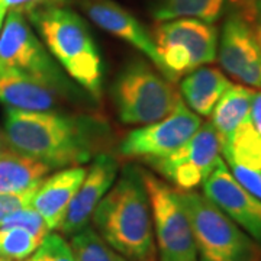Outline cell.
Wrapping results in <instances>:
<instances>
[{
  "label": "cell",
  "instance_id": "6da1fadb",
  "mask_svg": "<svg viewBox=\"0 0 261 261\" xmlns=\"http://www.w3.org/2000/svg\"><path fill=\"white\" fill-rule=\"evenodd\" d=\"M5 138L9 148L51 168L77 167L92 159L93 122L57 112H25L8 108Z\"/></svg>",
  "mask_w": 261,
  "mask_h": 261
},
{
  "label": "cell",
  "instance_id": "7a4b0ae2",
  "mask_svg": "<svg viewBox=\"0 0 261 261\" xmlns=\"http://www.w3.org/2000/svg\"><path fill=\"white\" fill-rule=\"evenodd\" d=\"M96 232L129 261H155L151 209L142 170L126 166L94 211Z\"/></svg>",
  "mask_w": 261,
  "mask_h": 261
},
{
  "label": "cell",
  "instance_id": "3957f363",
  "mask_svg": "<svg viewBox=\"0 0 261 261\" xmlns=\"http://www.w3.org/2000/svg\"><path fill=\"white\" fill-rule=\"evenodd\" d=\"M28 16L65 73L99 99L103 82L102 58L83 19L64 6L34 10Z\"/></svg>",
  "mask_w": 261,
  "mask_h": 261
},
{
  "label": "cell",
  "instance_id": "277c9868",
  "mask_svg": "<svg viewBox=\"0 0 261 261\" xmlns=\"http://www.w3.org/2000/svg\"><path fill=\"white\" fill-rule=\"evenodd\" d=\"M177 193L192 226L197 261H260V245L205 195Z\"/></svg>",
  "mask_w": 261,
  "mask_h": 261
},
{
  "label": "cell",
  "instance_id": "5b68a950",
  "mask_svg": "<svg viewBox=\"0 0 261 261\" xmlns=\"http://www.w3.org/2000/svg\"><path fill=\"white\" fill-rule=\"evenodd\" d=\"M113 96L123 123L149 125L176 108L180 94L168 79L145 63L125 67L113 84Z\"/></svg>",
  "mask_w": 261,
  "mask_h": 261
},
{
  "label": "cell",
  "instance_id": "8992f818",
  "mask_svg": "<svg viewBox=\"0 0 261 261\" xmlns=\"http://www.w3.org/2000/svg\"><path fill=\"white\" fill-rule=\"evenodd\" d=\"M163 73L170 82L186 75L218 57V31L212 23L192 18L163 20L154 31Z\"/></svg>",
  "mask_w": 261,
  "mask_h": 261
},
{
  "label": "cell",
  "instance_id": "52a82bcc",
  "mask_svg": "<svg viewBox=\"0 0 261 261\" xmlns=\"http://www.w3.org/2000/svg\"><path fill=\"white\" fill-rule=\"evenodd\" d=\"M5 19L0 34V68L28 75L60 93L70 90L71 84L31 29L25 15L19 10H9Z\"/></svg>",
  "mask_w": 261,
  "mask_h": 261
},
{
  "label": "cell",
  "instance_id": "ba28073f",
  "mask_svg": "<svg viewBox=\"0 0 261 261\" xmlns=\"http://www.w3.org/2000/svg\"><path fill=\"white\" fill-rule=\"evenodd\" d=\"M160 261H197L195 238L177 190L142 171Z\"/></svg>",
  "mask_w": 261,
  "mask_h": 261
},
{
  "label": "cell",
  "instance_id": "9c48e42d",
  "mask_svg": "<svg viewBox=\"0 0 261 261\" xmlns=\"http://www.w3.org/2000/svg\"><path fill=\"white\" fill-rule=\"evenodd\" d=\"M219 154V137L212 123H205L174 152L161 159L149 160V163L180 190H193L212 173L221 159Z\"/></svg>",
  "mask_w": 261,
  "mask_h": 261
},
{
  "label": "cell",
  "instance_id": "30bf717a",
  "mask_svg": "<svg viewBox=\"0 0 261 261\" xmlns=\"http://www.w3.org/2000/svg\"><path fill=\"white\" fill-rule=\"evenodd\" d=\"M199 115L192 112L180 99L170 115L144 128L130 130L122 141L121 152L128 157L155 160L174 152L200 128Z\"/></svg>",
  "mask_w": 261,
  "mask_h": 261
},
{
  "label": "cell",
  "instance_id": "8fae6325",
  "mask_svg": "<svg viewBox=\"0 0 261 261\" xmlns=\"http://www.w3.org/2000/svg\"><path fill=\"white\" fill-rule=\"evenodd\" d=\"M202 185L203 195L261 247V200L237 181L224 160Z\"/></svg>",
  "mask_w": 261,
  "mask_h": 261
},
{
  "label": "cell",
  "instance_id": "7c38bea8",
  "mask_svg": "<svg viewBox=\"0 0 261 261\" xmlns=\"http://www.w3.org/2000/svg\"><path fill=\"white\" fill-rule=\"evenodd\" d=\"M218 54L228 74L261 90V49L254 31L241 15L232 13L225 20Z\"/></svg>",
  "mask_w": 261,
  "mask_h": 261
},
{
  "label": "cell",
  "instance_id": "4fadbf2b",
  "mask_svg": "<svg viewBox=\"0 0 261 261\" xmlns=\"http://www.w3.org/2000/svg\"><path fill=\"white\" fill-rule=\"evenodd\" d=\"M118 170V161L111 155L100 154L94 157L93 164L87 170L60 226L65 235H74L89 226L96 207L115 183Z\"/></svg>",
  "mask_w": 261,
  "mask_h": 261
},
{
  "label": "cell",
  "instance_id": "5bb4252c",
  "mask_svg": "<svg viewBox=\"0 0 261 261\" xmlns=\"http://www.w3.org/2000/svg\"><path fill=\"white\" fill-rule=\"evenodd\" d=\"M83 9L97 27L140 49L163 71V64L154 39L141 25L140 20L134 18L129 12L112 0H86L83 2Z\"/></svg>",
  "mask_w": 261,
  "mask_h": 261
},
{
  "label": "cell",
  "instance_id": "9a60e30c",
  "mask_svg": "<svg viewBox=\"0 0 261 261\" xmlns=\"http://www.w3.org/2000/svg\"><path fill=\"white\" fill-rule=\"evenodd\" d=\"M86 173L87 170L80 166L67 167L44 178L38 186L31 206L42 216L49 231L60 229L68 206L86 177Z\"/></svg>",
  "mask_w": 261,
  "mask_h": 261
},
{
  "label": "cell",
  "instance_id": "2e32d148",
  "mask_svg": "<svg viewBox=\"0 0 261 261\" xmlns=\"http://www.w3.org/2000/svg\"><path fill=\"white\" fill-rule=\"evenodd\" d=\"M57 94L47 84L18 71L0 68V102L10 109L25 112H53Z\"/></svg>",
  "mask_w": 261,
  "mask_h": 261
},
{
  "label": "cell",
  "instance_id": "e0dca14e",
  "mask_svg": "<svg viewBox=\"0 0 261 261\" xmlns=\"http://www.w3.org/2000/svg\"><path fill=\"white\" fill-rule=\"evenodd\" d=\"M232 86L224 73L212 67H199L181 82L180 90L192 112L211 116L218 100Z\"/></svg>",
  "mask_w": 261,
  "mask_h": 261
},
{
  "label": "cell",
  "instance_id": "ac0fdd59",
  "mask_svg": "<svg viewBox=\"0 0 261 261\" xmlns=\"http://www.w3.org/2000/svg\"><path fill=\"white\" fill-rule=\"evenodd\" d=\"M51 170L42 161L8 148L0 155V193L23 192L38 186Z\"/></svg>",
  "mask_w": 261,
  "mask_h": 261
},
{
  "label": "cell",
  "instance_id": "d6986e66",
  "mask_svg": "<svg viewBox=\"0 0 261 261\" xmlns=\"http://www.w3.org/2000/svg\"><path fill=\"white\" fill-rule=\"evenodd\" d=\"M254 90L232 84L218 100L212 111V126L216 130L221 147L231 138L233 130L247 118L251 109Z\"/></svg>",
  "mask_w": 261,
  "mask_h": 261
},
{
  "label": "cell",
  "instance_id": "ffe728a7",
  "mask_svg": "<svg viewBox=\"0 0 261 261\" xmlns=\"http://www.w3.org/2000/svg\"><path fill=\"white\" fill-rule=\"evenodd\" d=\"M226 164H238L243 167L261 168V130L247 118L233 130L231 138L221 147Z\"/></svg>",
  "mask_w": 261,
  "mask_h": 261
},
{
  "label": "cell",
  "instance_id": "44dd1931",
  "mask_svg": "<svg viewBox=\"0 0 261 261\" xmlns=\"http://www.w3.org/2000/svg\"><path fill=\"white\" fill-rule=\"evenodd\" d=\"M228 0H155L152 15L159 20L192 18L214 23L222 16Z\"/></svg>",
  "mask_w": 261,
  "mask_h": 261
},
{
  "label": "cell",
  "instance_id": "7402d4cb",
  "mask_svg": "<svg viewBox=\"0 0 261 261\" xmlns=\"http://www.w3.org/2000/svg\"><path fill=\"white\" fill-rule=\"evenodd\" d=\"M71 250L75 261H129L112 248L93 228L86 226L71 235Z\"/></svg>",
  "mask_w": 261,
  "mask_h": 261
},
{
  "label": "cell",
  "instance_id": "603a6c76",
  "mask_svg": "<svg viewBox=\"0 0 261 261\" xmlns=\"http://www.w3.org/2000/svg\"><path fill=\"white\" fill-rule=\"evenodd\" d=\"M41 241L18 226L0 228V261H25L34 254Z\"/></svg>",
  "mask_w": 261,
  "mask_h": 261
},
{
  "label": "cell",
  "instance_id": "cb8c5ba5",
  "mask_svg": "<svg viewBox=\"0 0 261 261\" xmlns=\"http://www.w3.org/2000/svg\"><path fill=\"white\" fill-rule=\"evenodd\" d=\"M25 261H75L70 243L61 235L48 232L34 254Z\"/></svg>",
  "mask_w": 261,
  "mask_h": 261
},
{
  "label": "cell",
  "instance_id": "d4e9b609",
  "mask_svg": "<svg viewBox=\"0 0 261 261\" xmlns=\"http://www.w3.org/2000/svg\"><path fill=\"white\" fill-rule=\"evenodd\" d=\"M9 226H18V228H22V229H27L28 232L35 235L39 241H42L44 237L48 232H51L48 229L45 221L42 219V216L38 214L32 206L20 209L16 214L9 216L0 228H9Z\"/></svg>",
  "mask_w": 261,
  "mask_h": 261
},
{
  "label": "cell",
  "instance_id": "484cf974",
  "mask_svg": "<svg viewBox=\"0 0 261 261\" xmlns=\"http://www.w3.org/2000/svg\"><path fill=\"white\" fill-rule=\"evenodd\" d=\"M42 183V181H41ZM39 186V185H38ZM38 186L31 187L28 190L23 192H13V193H0V226L3 225V222L12 216L13 214H16L20 209H25L31 206L32 197L37 192Z\"/></svg>",
  "mask_w": 261,
  "mask_h": 261
},
{
  "label": "cell",
  "instance_id": "4316f807",
  "mask_svg": "<svg viewBox=\"0 0 261 261\" xmlns=\"http://www.w3.org/2000/svg\"><path fill=\"white\" fill-rule=\"evenodd\" d=\"M228 168L231 170L232 176L241 186L245 187L251 195L261 200V168L252 170L238 164H228Z\"/></svg>",
  "mask_w": 261,
  "mask_h": 261
},
{
  "label": "cell",
  "instance_id": "83f0119b",
  "mask_svg": "<svg viewBox=\"0 0 261 261\" xmlns=\"http://www.w3.org/2000/svg\"><path fill=\"white\" fill-rule=\"evenodd\" d=\"M68 0H0V6L8 10H19L23 15L44 8L64 6Z\"/></svg>",
  "mask_w": 261,
  "mask_h": 261
},
{
  "label": "cell",
  "instance_id": "f1b7e54d",
  "mask_svg": "<svg viewBox=\"0 0 261 261\" xmlns=\"http://www.w3.org/2000/svg\"><path fill=\"white\" fill-rule=\"evenodd\" d=\"M254 15L261 23V0H254Z\"/></svg>",
  "mask_w": 261,
  "mask_h": 261
},
{
  "label": "cell",
  "instance_id": "f546056e",
  "mask_svg": "<svg viewBox=\"0 0 261 261\" xmlns=\"http://www.w3.org/2000/svg\"><path fill=\"white\" fill-rule=\"evenodd\" d=\"M8 148H9V145H8V141L5 138V134L0 132V155H2Z\"/></svg>",
  "mask_w": 261,
  "mask_h": 261
},
{
  "label": "cell",
  "instance_id": "4dcf8cb0",
  "mask_svg": "<svg viewBox=\"0 0 261 261\" xmlns=\"http://www.w3.org/2000/svg\"><path fill=\"white\" fill-rule=\"evenodd\" d=\"M254 35H255V39H257L258 47H260L261 49V23H258V27L255 28V31H254Z\"/></svg>",
  "mask_w": 261,
  "mask_h": 261
},
{
  "label": "cell",
  "instance_id": "1f68e13d",
  "mask_svg": "<svg viewBox=\"0 0 261 261\" xmlns=\"http://www.w3.org/2000/svg\"><path fill=\"white\" fill-rule=\"evenodd\" d=\"M6 12L8 10L5 9L3 6H0V31H2V25H3V20L6 18Z\"/></svg>",
  "mask_w": 261,
  "mask_h": 261
}]
</instances>
